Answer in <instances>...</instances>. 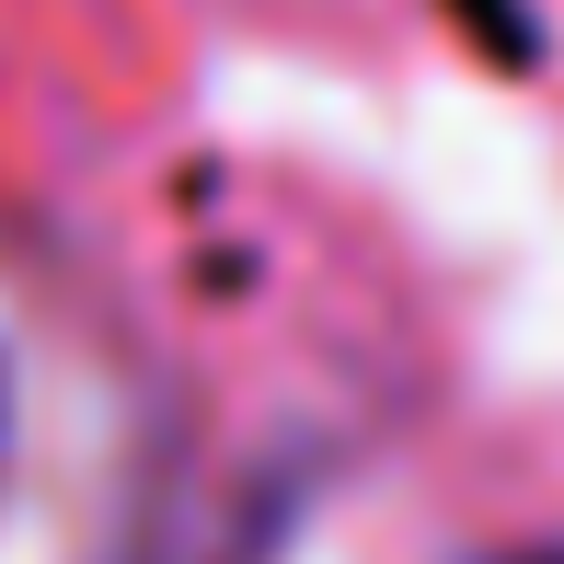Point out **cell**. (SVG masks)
<instances>
[{
    "instance_id": "obj_2",
    "label": "cell",
    "mask_w": 564,
    "mask_h": 564,
    "mask_svg": "<svg viewBox=\"0 0 564 564\" xmlns=\"http://www.w3.org/2000/svg\"><path fill=\"white\" fill-rule=\"evenodd\" d=\"M507 564H564V553H507Z\"/></svg>"
},
{
    "instance_id": "obj_1",
    "label": "cell",
    "mask_w": 564,
    "mask_h": 564,
    "mask_svg": "<svg viewBox=\"0 0 564 564\" xmlns=\"http://www.w3.org/2000/svg\"><path fill=\"white\" fill-rule=\"evenodd\" d=\"M105 496V460H93V415H82V380L46 369L35 346L0 323V553L46 542L69 553Z\"/></svg>"
}]
</instances>
